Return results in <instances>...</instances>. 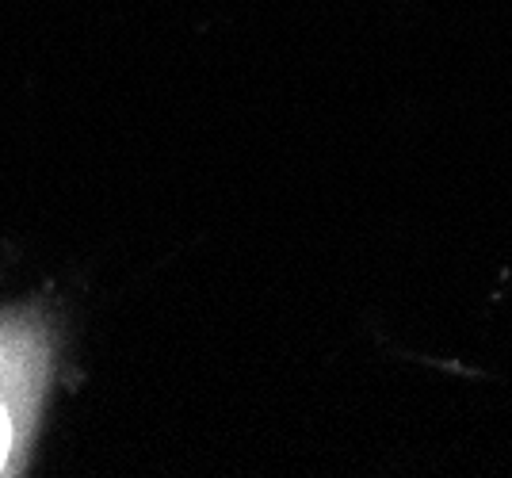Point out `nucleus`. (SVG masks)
Here are the masks:
<instances>
[{
    "label": "nucleus",
    "instance_id": "nucleus-1",
    "mask_svg": "<svg viewBox=\"0 0 512 478\" xmlns=\"http://www.w3.org/2000/svg\"><path fill=\"white\" fill-rule=\"evenodd\" d=\"M8 452H12V421H8V413L0 406V467H4Z\"/></svg>",
    "mask_w": 512,
    "mask_h": 478
}]
</instances>
